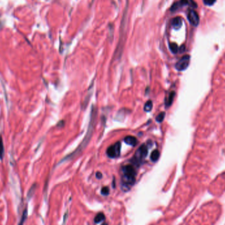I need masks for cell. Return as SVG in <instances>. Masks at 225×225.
Segmentation results:
<instances>
[{
	"instance_id": "obj_1",
	"label": "cell",
	"mask_w": 225,
	"mask_h": 225,
	"mask_svg": "<svg viewBox=\"0 0 225 225\" xmlns=\"http://www.w3.org/2000/svg\"><path fill=\"white\" fill-rule=\"evenodd\" d=\"M96 115L97 114H96V109H95L94 107H93L92 111H91L89 127H88L87 134L84 137V140H83L82 142L80 143L79 146L76 149V150H74V151L73 152H72L71 154H69V155H67V156L65 157V158H63L62 161H61L60 163H62L64 161H69V160H72V159H74L75 157L79 156V155L81 154L83 151H84V149L86 148L88 144H89L90 141L91 140V138H92V136L93 132V130H94L95 120H96Z\"/></svg>"
},
{
	"instance_id": "obj_2",
	"label": "cell",
	"mask_w": 225,
	"mask_h": 225,
	"mask_svg": "<svg viewBox=\"0 0 225 225\" xmlns=\"http://www.w3.org/2000/svg\"><path fill=\"white\" fill-rule=\"evenodd\" d=\"M122 171V185L124 188L129 189L135 183L136 171L132 165H126L123 167Z\"/></svg>"
},
{
	"instance_id": "obj_3",
	"label": "cell",
	"mask_w": 225,
	"mask_h": 225,
	"mask_svg": "<svg viewBox=\"0 0 225 225\" xmlns=\"http://www.w3.org/2000/svg\"><path fill=\"white\" fill-rule=\"evenodd\" d=\"M127 6L126 7L125 11L124 13V16H123L122 18V25H121V33H120V40H119V43L117 45V49L116 50V52L115 53V57H120L121 56L122 54V48H123V45H124V42H125V28H126V21H127Z\"/></svg>"
},
{
	"instance_id": "obj_4",
	"label": "cell",
	"mask_w": 225,
	"mask_h": 225,
	"mask_svg": "<svg viewBox=\"0 0 225 225\" xmlns=\"http://www.w3.org/2000/svg\"><path fill=\"white\" fill-rule=\"evenodd\" d=\"M147 155H148V148L146 145L143 144L139 147V148L135 153L134 157L132 158L131 161H132L134 164L137 166L140 165L143 159H145Z\"/></svg>"
},
{
	"instance_id": "obj_5",
	"label": "cell",
	"mask_w": 225,
	"mask_h": 225,
	"mask_svg": "<svg viewBox=\"0 0 225 225\" xmlns=\"http://www.w3.org/2000/svg\"><path fill=\"white\" fill-rule=\"evenodd\" d=\"M120 149H121V144H120V142H118L114 145L109 147L107 150V154L110 158L118 157L120 154Z\"/></svg>"
},
{
	"instance_id": "obj_6",
	"label": "cell",
	"mask_w": 225,
	"mask_h": 225,
	"mask_svg": "<svg viewBox=\"0 0 225 225\" xmlns=\"http://www.w3.org/2000/svg\"><path fill=\"white\" fill-rule=\"evenodd\" d=\"M190 56L189 55H184L176 63L175 67L178 71H184L188 67L190 63Z\"/></svg>"
},
{
	"instance_id": "obj_7",
	"label": "cell",
	"mask_w": 225,
	"mask_h": 225,
	"mask_svg": "<svg viewBox=\"0 0 225 225\" xmlns=\"http://www.w3.org/2000/svg\"><path fill=\"white\" fill-rule=\"evenodd\" d=\"M188 19L193 26H197L200 23V18L197 12L194 10H190L188 14Z\"/></svg>"
},
{
	"instance_id": "obj_8",
	"label": "cell",
	"mask_w": 225,
	"mask_h": 225,
	"mask_svg": "<svg viewBox=\"0 0 225 225\" xmlns=\"http://www.w3.org/2000/svg\"><path fill=\"white\" fill-rule=\"evenodd\" d=\"M186 5H190V0L189 1L188 0H180L179 1L176 2L173 5V6L171 8V11H175L178 10L179 8Z\"/></svg>"
},
{
	"instance_id": "obj_9",
	"label": "cell",
	"mask_w": 225,
	"mask_h": 225,
	"mask_svg": "<svg viewBox=\"0 0 225 225\" xmlns=\"http://www.w3.org/2000/svg\"><path fill=\"white\" fill-rule=\"evenodd\" d=\"M125 142L128 144V145L132 146H134L138 143V140L135 137L132 136H128L127 137H125L124 139Z\"/></svg>"
},
{
	"instance_id": "obj_10",
	"label": "cell",
	"mask_w": 225,
	"mask_h": 225,
	"mask_svg": "<svg viewBox=\"0 0 225 225\" xmlns=\"http://www.w3.org/2000/svg\"><path fill=\"white\" fill-rule=\"evenodd\" d=\"M172 25L174 28L178 30V29L180 28L182 26V25H183V20H182V18L179 17L173 18V20L172 21Z\"/></svg>"
},
{
	"instance_id": "obj_11",
	"label": "cell",
	"mask_w": 225,
	"mask_h": 225,
	"mask_svg": "<svg viewBox=\"0 0 225 225\" xmlns=\"http://www.w3.org/2000/svg\"><path fill=\"white\" fill-rule=\"evenodd\" d=\"M175 92H172L169 93V96H168L167 100L166 101V106L169 107L172 105L173 100H174V98H175Z\"/></svg>"
},
{
	"instance_id": "obj_12",
	"label": "cell",
	"mask_w": 225,
	"mask_h": 225,
	"mask_svg": "<svg viewBox=\"0 0 225 225\" xmlns=\"http://www.w3.org/2000/svg\"><path fill=\"white\" fill-rule=\"evenodd\" d=\"M160 156V154L159 151L158 150H155V151H153L151 154V156H150V158H151V160L152 161L155 162L159 159Z\"/></svg>"
},
{
	"instance_id": "obj_13",
	"label": "cell",
	"mask_w": 225,
	"mask_h": 225,
	"mask_svg": "<svg viewBox=\"0 0 225 225\" xmlns=\"http://www.w3.org/2000/svg\"><path fill=\"white\" fill-rule=\"evenodd\" d=\"M105 215L104 214L102 213H99L96 216V217L94 219V222L96 223H100L101 221H103L105 220Z\"/></svg>"
},
{
	"instance_id": "obj_14",
	"label": "cell",
	"mask_w": 225,
	"mask_h": 225,
	"mask_svg": "<svg viewBox=\"0 0 225 225\" xmlns=\"http://www.w3.org/2000/svg\"><path fill=\"white\" fill-rule=\"evenodd\" d=\"M27 217H28V209H27V208H26L25 211H24V212L23 213V215H22V217H21V221H20L19 223H18V225H23L24 223H25V222L26 221V219H27Z\"/></svg>"
},
{
	"instance_id": "obj_15",
	"label": "cell",
	"mask_w": 225,
	"mask_h": 225,
	"mask_svg": "<svg viewBox=\"0 0 225 225\" xmlns=\"http://www.w3.org/2000/svg\"><path fill=\"white\" fill-rule=\"evenodd\" d=\"M152 108H153V103L151 101L149 100L147 101V102L145 103L144 109L146 112H149L151 111Z\"/></svg>"
},
{
	"instance_id": "obj_16",
	"label": "cell",
	"mask_w": 225,
	"mask_h": 225,
	"mask_svg": "<svg viewBox=\"0 0 225 225\" xmlns=\"http://www.w3.org/2000/svg\"><path fill=\"white\" fill-rule=\"evenodd\" d=\"M4 155V146L3 144V140L1 136H0V159H2Z\"/></svg>"
},
{
	"instance_id": "obj_17",
	"label": "cell",
	"mask_w": 225,
	"mask_h": 225,
	"mask_svg": "<svg viewBox=\"0 0 225 225\" xmlns=\"http://www.w3.org/2000/svg\"><path fill=\"white\" fill-rule=\"evenodd\" d=\"M169 46H170V50L173 53H176L178 52V47L177 44H175V43H171V44H170Z\"/></svg>"
},
{
	"instance_id": "obj_18",
	"label": "cell",
	"mask_w": 225,
	"mask_h": 225,
	"mask_svg": "<svg viewBox=\"0 0 225 225\" xmlns=\"http://www.w3.org/2000/svg\"><path fill=\"white\" fill-rule=\"evenodd\" d=\"M36 188V184H33V186H32L30 188V189L29 190V191L28 192V199H30V198L33 196L34 192H35Z\"/></svg>"
},
{
	"instance_id": "obj_19",
	"label": "cell",
	"mask_w": 225,
	"mask_h": 225,
	"mask_svg": "<svg viewBox=\"0 0 225 225\" xmlns=\"http://www.w3.org/2000/svg\"><path fill=\"white\" fill-rule=\"evenodd\" d=\"M165 117V112H161L157 116L156 120L158 122H161L163 121V120H164Z\"/></svg>"
},
{
	"instance_id": "obj_20",
	"label": "cell",
	"mask_w": 225,
	"mask_h": 225,
	"mask_svg": "<svg viewBox=\"0 0 225 225\" xmlns=\"http://www.w3.org/2000/svg\"><path fill=\"white\" fill-rule=\"evenodd\" d=\"M109 193V189L108 187H103L102 190H101V194L104 195H108Z\"/></svg>"
},
{
	"instance_id": "obj_21",
	"label": "cell",
	"mask_w": 225,
	"mask_h": 225,
	"mask_svg": "<svg viewBox=\"0 0 225 225\" xmlns=\"http://www.w3.org/2000/svg\"><path fill=\"white\" fill-rule=\"evenodd\" d=\"M203 1H204V4L205 5H213L214 4H215V2L216 1V0H203Z\"/></svg>"
},
{
	"instance_id": "obj_22",
	"label": "cell",
	"mask_w": 225,
	"mask_h": 225,
	"mask_svg": "<svg viewBox=\"0 0 225 225\" xmlns=\"http://www.w3.org/2000/svg\"><path fill=\"white\" fill-rule=\"evenodd\" d=\"M64 125H65V122H64L63 120H61V121L59 122V123L57 124V127L61 128V127H64Z\"/></svg>"
},
{
	"instance_id": "obj_23",
	"label": "cell",
	"mask_w": 225,
	"mask_h": 225,
	"mask_svg": "<svg viewBox=\"0 0 225 225\" xmlns=\"http://www.w3.org/2000/svg\"><path fill=\"white\" fill-rule=\"evenodd\" d=\"M96 177L98 179H101L102 178V174H101L100 172H98L96 173Z\"/></svg>"
},
{
	"instance_id": "obj_24",
	"label": "cell",
	"mask_w": 225,
	"mask_h": 225,
	"mask_svg": "<svg viewBox=\"0 0 225 225\" xmlns=\"http://www.w3.org/2000/svg\"><path fill=\"white\" fill-rule=\"evenodd\" d=\"M103 225H108V224H106V223H104Z\"/></svg>"
}]
</instances>
